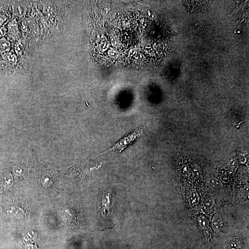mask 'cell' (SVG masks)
Masks as SVG:
<instances>
[{
    "label": "cell",
    "mask_w": 249,
    "mask_h": 249,
    "mask_svg": "<svg viewBox=\"0 0 249 249\" xmlns=\"http://www.w3.org/2000/svg\"><path fill=\"white\" fill-rule=\"evenodd\" d=\"M188 202L190 205L192 206H196L198 204L199 201V196L198 192L195 190L190 191L188 193Z\"/></svg>",
    "instance_id": "5"
},
{
    "label": "cell",
    "mask_w": 249,
    "mask_h": 249,
    "mask_svg": "<svg viewBox=\"0 0 249 249\" xmlns=\"http://www.w3.org/2000/svg\"><path fill=\"white\" fill-rule=\"evenodd\" d=\"M229 249H240V243L236 241L232 242L229 245Z\"/></svg>",
    "instance_id": "10"
},
{
    "label": "cell",
    "mask_w": 249,
    "mask_h": 249,
    "mask_svg": "<svg viewBox=\"0 0 249 249\" xmlns=\"http://www.w3.org/2000/svg\"><path fill=\"white\" fill-rule=\"evenodd\" d=\"M212 226L215 232H218L221 228V221L219 217L217 216L214 217L212 221Z\"/></svg>",
    "instance_id": "7"
},
{
    "label": "cell",
    "mask_w": 249,
    "mask_h": 249,
    "mask_svg": "<svg viewBox=\"0 0 249 249\" xmlns=\"http://www.w3.org/2000/svg\"><path fill=\"white\" fill-rule=\"evenodd\" d=\"M4 209L6 215L10 217H14L19 214L20 210H21L17 206L11 204L6 205Z\"/></svg>",
    "instance_id": "3"
},
{
    "label": "cell",
    "mask_w": 249,
    "mask_h": 249,
    "mask_svg": "<svg viewBox=\"0 0 249 249\" xmlns=\"http://www.w3.org/2000/svg\"><path fill=\"white\" fill-rule=\"evenodd\" d=\"M215 204V199L211 196H206L202 202V209L204 212L209 213Z\"/></svg>",
    "instance_id": "2"
},
{
    "label": "cell",
    "mask_w": 249,
    "mask_h": 249,
    "mask_svg": "<svg viewBox=\"0 0 249 249\" xmlns=\"http://www.w3.org/2000/svg\"><path fill=\"white\" fill-rule=\"evenodd\" d=\"M181 173L184 176H189L191 173V169L188 166L184 165L181 168Z\"/></svg>",
    "instance_id": "8"
},
{
    "label": "cell",
    "mask_w": 249,
    "mask_h": 249,
    "mask_svg": "<svg viewBox=\"0 0 249 249\" xmlns=\"http://www.w3.org/2000/svg\"><path fill=\"white\" fill-rule=\"evenodd\" d=\"M26 249H37V248H36V247H35V246L31 245V246H27L26 248Z\"/></svg>",
    "instance_id": "12"
},
{
    "label": "cell",
    "mask_w": 249,
    "mask_h": 249,
    "mask_svg": "<svg viewBox=\"0 0 249 249\" xmlns=\"http://www.w3.org/2000/svg\"><path fill=\"white\" fill-rule=\"evenodd\" d=\"M143 130L142 129H139L134 131L133 132L126 136L121 139L119 141L115 144L110 148L107 149L103 154L106 153L108 152H111L120 153L126 148L128 145L131 144L132 142L137 139L141 134L143 133Z\"/></svg>",
    "instance_id": "1"
},
{
    "label": "cell",
    "mask_w": 249,
    "mask_h": 249,
    "mask_svg": "<svg viewBox=\"0 0 249 249\" xmlns=\"http://www.w3.org/2000/svg\"><path fill=\"white\" fill-rule=\"evenodd\" d=\"M197 221L200 228L202 229L203 232L208 233L209 228V221L208 219L205 216L201 215L198 216Z\"/></svg>",
    "instance_id": "4"
},
{
    "label": "cell",
    "mask_w": 249,
    "mask_h": 249,
    "mask_svg": "<svg viewBox=\"0 0 249 249\" xmlns=\"http://www.w3.org/2000/svg\"><path fill=\"white\" fill-rule=\"evenodd\" d=\"M208 185L209 188L214 190L220 189L222 186L221 181L216 179H211L209 180L208 183Z\"/></svg>",
    "instance_id": "6"
},
{
    "label": "cell",
    "mask_w": 249,
    "mask_h": 249,
    "mask_svg": "<svg viewBox=\"0 0 249 249\" xmlns=\"http://www.w3.org/2000/svg\"><path fill=\"white\" fill-rule=\"evenodd\" d=\"M235 161H233V160H232V161H231L230 162V164H229V166H235Z\"/></svg>",
    "instance_id": "11"
},
{
    "label": "cell",
    "mask_w": 249,
    "mask_h": 249,
    "mask_svg": "<svg viewBox=\"0 0 249 249\" xmlns=\"http://www.w3.org/2000/svg\"><path fill=\"white\" fill-rule=\"evenodd\" d=\"M11 179L10 176L9 175L5 176L2 179V184L3 186L5 187L9 186L11 184Z\"/></svg>",
    "instance_id": "9"
}]
</instances>
